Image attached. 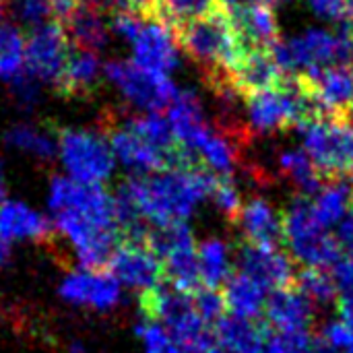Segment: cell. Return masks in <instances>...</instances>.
I'll return each instance as SVG.
<instances>
[{"label":"cell","instance_id":"obj_1","mask_svg":"<svg viewBox=\"0 0 353 353\" xmlns=\"http://www.w3.org/2000/svg\"><path fill=\"white\" fill-rule=\"evenodd\" d=\"M217 174L196 170H170L128 178L120 190L132 201L151 228L186 221L194 209L213 192Z\"/></svg>","mask_w":353,"mask_h":353},{"label":"cell","instance_id":"obj_2","mask_svg":"<svg viewBox=\"0 0 353 353\" xmlns=\"http://www.w3.org/2000/svg\"><path fill=\"white\" fill-rule=\"evenodd\" d=\"M174 37L178 48L196 62L205 83L215 93L232 87L230 77L248 48L221 6L213 4L207 12L182 23L174 29Z\"/></svg>","mask_w":353,"mask_h":353},{"label":"cell","instance_id":"obj_3","mask_svg":"<svg viewBox=\"0 0 353 353\" xmlns=\"http://www.w3.org/2000/svg\"><path fill=\"white\" fill-rule=\"evenodd\" d=\"M248 122L256 132H283L302 128L321 118L298 74H285L273 89L244 97Z\"/></svg>","mask_w":353,"mask_h":353},{"label":"cell","instance_id":"obj_4","mask_svg":"<svg viewBox=\"0 0 353 353\" xmlns=\"http://www.w3.org/2000/svg\"><path fill=\"white\" fill-rule=\"evenodd\" d=\"M283 244L290 256L304 267L333 269L343 259L337 236L316 221L312 201L302 194L283 211Z\"/></svg>","mask_w":353,"mask_h":353},{"label":"cell","instance_id":"obj_5","mask_svg":"<svg viewBox=\"0 0 353 353\" xmlns=\"http://www.w3.org/2000/svg\"><path fill=\"white\" fill-rule=\"evenodd\" d=\"M300 130L304 132V151L331 182L352 178L353 126L331 118H316Z\"/></svg>","mask_w":353,"mask_h":353},{"label":"cell","instance_id":"obj_6","mask_svg":"<svg viewBox=\"0 0 353 353\" xmlns=\"http://www.w3.org/2000/svg\"><path fill=\"white\" fill-rule=\"evenodd\" d=\"M58 149L72 180L81 184H101L112 176L114 151L99 132L64 128L58 132Z\"/></svg>","mask_w":353,"mask_h":353},{"label":"cell","instance_id":"obj_7","mask_svg":"<svg viewBox=\"0 0 353 353\" xmlns=\"http://www.w3.org/2000/svg\"><path fill=\"white\" fill-rule=\"evenodd\" d=\"M105 77L122 91V95L153 114L161 110H170L172 101L176 99L178 91L176 85L170 81L168 74H159L153 70H147L139 66L137 62H126V60H114L103 66Z\"/></svg>","mask_w":353,"mask_h":353},{"label":"cell","instance_id":"obj_8","mask_svg":"<svg viewBox=\"0 0 353 353\" xmlns=\"http://www.w3.org/2000/svg\"><path fill=\"white\" fill-rule=\"evenodd\" d=\"M70 52L72 43L62 25L46 23L33 29L25 41V72L35 81H48L56 85Z\"/></svg>","mask_w":353,"mask_h":353},{"label":"cell","instance_id":"obj_9","mask_svg":"<svg viewBox=\"0 0 353 353\" xmlns=\"http://www.w3.org/2000/svg\"><path fill=\"white\" fill-rule=\"evenodd\" d=\"M236 271L256 281L269 294L275 290L294 288L296 261L281 248H263L240 242L236 248Z\"/></svg>","mask_w":353,"mask_h":353},{"label":"cell","instance_id":"obj_10","mask_svg":"<svg viewBox=\"0 0 353 353\" xmlns=\"http://www.w3.org/2000/svg\"><path fill=\"white\" fill-rule=\"evenodd\" d=\"M105 271L118 281L132 290H151L159 285L163 279V265L151 252L147 244H130L120 242L114 250Z\"/></svg>","mask_w":353,"mask_h":353},{"label":"cell","instance_id":"obj_11","mask_svg":"<svg viewBox=\"0 0 353 353\" xmlns=\"http://www.w3.org/2000/svg\"><path fill=\"white\" fill-rule=\"evenodd\" d=\"M269 327L281 335H312L314 304L296 288L275 290L267 296L265 316Z\"/></svg>","mask_w":353,"mask_h":353},{"label":"cell","instance_id":"obj_12","mask_svg":"<svg viewBox=\"0 0 353 353\" xmlns=\"http://www.w3.org/2000/svg\"><path fill=\"white\" fill-rule=\"evenodd\" d=\"M60 298L70 304L93 310H112L120 302V283L108 271H70L58 290Z\"/></svg>","mask_w":353,"mask_h":353},{"label":"cell","instance_id":"obj_13","mask_svg":"<svg viewBox=\"0 0 353 353\" xmlns=\"http://www.w3.org/2000/svg\"><path fill=\"white\" fill-rule=\"evenodd\" d=\"M130 43L134 50V62L147 70L170 74L178 64V41L174 31L163 23L143 19Z\"/></svg>","mask_w":353,"mask_h":353},{"label":"cell","instance_id":"obj_14","mask_svg":"<svg viewBox=\"0 0 353 353\" xmlns=\"http://www.w3.org/2000/svg\"><path fill=\"white\" fill-rule=\"evenodd\" d=\"M244 242L263 248H279L283 244V213L265 199L254 196L242 205L236 223Z\"/></svg>","mask_w":353,"mask_h":353},{"label":"cell","instance_id":"obj_15","mask_svg":"<svg viewBox=\"0 0 353 353\" xmlns=\"http://www.w3.org/2000/svg\"><path fill=\"white\" fill-rule=\"evenodd\" d=\"M288 72L277 64L271 50H248L240 64L234 68L230 83L234 91L244 99L248 95L273 89L283 81Z\"/></svg>","mask_w":353,"mask_h":353},{"label":"cell","instance_id":"obj_16","mask_svg":"<svg viewBox=\"0 0 353 353\" xmlns=\"http://www.w3.org/2000/svg\"><path fill=\"white\" fill-rule=\"evenodd\" d=\"M56 228L50 219L29 209L19 201L0 203V238L10 240H31L37 244H52Z\"/></svg>","mask_w":353,"mask_h":353},{"label":"cell","instance_id":"obj_17","mask_svg":"<svg viewBox=\"0 0 353 353\" xmlns=\"http://www.w3.org/2000/svg\"><path fill=\"white\" fill-rule=\"evenodd\" d=\"M273 333L265 319L248 321L230 312L213 327L217 345L228 353H261Z\"/></svg>","mask_w":353,"mask_h":353},{"label":"cell","instance_id":"obj_18","mask_svg":"<svg viewBox=\"0 0 353 353\" xmlns=\"http://www.w3.org/2000/svg\"><path fill=\"white\" fill-rule=\"evenodd\" d=\"M101 72L103 68L95 52L79 50L72 46V52L54 89L66 99H91L99 85Z\"/></svg>","mask_w":353,"mask_h":353},{"label":"cell","instance_id":"obj_19","mask_svg":"<svg viewBox=\"0 0 353 353\" xmlns=\"http://www.w3.org/2000/svg\"><path fill=\"white\" fill-rule=\"evenodd\" d=\"M70 43L79 50L97 52L108 43L110 25L103 19V6L97 0H83L77 10L60 23Z\"/></svg>","mask_w":353,"mask_h":353},{"label":"cell","instance_id":"obj_20","mask_svg":"<svg viewBox=\"0 0 353 353\" xmlns=\"http://www.w3.org/2000/svg\"><path fill=\"white\" fill-rule=\"evenodd\" d=\"M221 294L228 304V312L248 321H261L265 316V304L269 292L263 290L256 281L242 275L234 269L228 281L221 285Z\"/></svg>","mask_w":353,"mask_h":353},{"label":"cell","instance_id":"obj_21","mask_svg":"<svg viewBox=\"0 0 353 353\" xmlns=\"http://www.w3.org/2000/svg\"><path fill=\"white\" fill-rule=\"evenodd\" d=\"M161 265H163V279L174 290L186 296H194L201 288H205L203 277H201L196 242H190L172 250L168 256L161 259Z\"/></svg>","mask_w":353,"mask_h":353},{"label":"cell","instance_id":"obj_22","mask_svg":"<svg viewBox=\"0 0 353 353\" xmlns=\"http://www.w3.org/2000/svg\"><path fill=\"white\" fill-rule=\"evenodd\" d=\"M353 207V180L341 178L329 182L312 201V213L323 228H333L341 223Z\"/></svg>","mask_w":353,"mask_h":353},{"label":"cell","instance_id":"obj_23","mask_svg":"<svg viewBox=\"0 0 353 353\" xmlns=\"http://www.w3.org/2000/svg\"><path fill=\"white\" fill-rule=\"evenodd\" d=\"M279 172L300 190L302 196L308 199L312 194H319L331 182L306 151H283L279 155Z\"/></svg>","mask_w":353,"mask_h":353},{"label":"cell","instance_id":"obj_24","mask_svg":"<svg viewBox=\"0 0 353 353\" xmlns=\"http://www.w3.org/2000/svg\"><path fill=\"white\" fill-rule=\"evenodd\" d=\"M196 252H199L203 285L209 290H219L228 281V277L234 273L228 244L223 240L211 238V240L201 242L196 246Z\"/></svg>","mask_w":353,"mask_h":353},{"label":"cell","instance_id":"obj_25","mask_svg":"<svg viewBox=\"0 0 353 353\" xmlns=\"http://www.w3.org/2000/svg\"><path fill=\"white\" fill-rule=\"evenodd\" d=\"M294 288L302 292L314 306H331L337 304L339 300V290L333 279V273L329 269H319V267H302L296 273Z\"/></svg>","mask_w":353,"mask_h":353},{"label":"cell","instance_id":"obj_26","mask_svg":"<svg viewBox=\"0 0 353 353\" xmlns=\"http://www.w3.org/2000/svg\"><path fill=\"white\" fill-rule=\"evenodd\" d=\"M6 145L31 153L39 159H52L56 153V139L52 137V132L48 128H39V126H31V124H17L12 126L6 137H4Z\"/></svg>","mask_w":353,"mask_h":353},{"label":"cell","instance_id":"obj_27","mask_svg":"<svg viewBox=\"0 0 353 353\" xmlns=\"http://www.w3.org/2000/svg\"><path fill=\"white\" fill-rule=\"evenodd\" d=\"M25 66V39L17 25H0V79L14 81Z\"/></svg>","mask_w":353,"mask_h":353},{"label":"cell","instance_id":"obj_28","mask_svg":"<svg viewBox=\"0 0 353 353\" xmlns=\"http://www.w3.org/2000/svg\"><path fill=\"white\" fill-rule=\"evenodd\" d=\"M215 0H155V12L151 21L163 23L172 31L182 23L207 12Z\"/></svg>","mask_w":353,"mask_h":353},{"label":"cell","instance_id":"obj_29","mask_svg":"<svg viewBox=\"0 0 353 353\" xmlns=\"http://www.w3.org/2000/svg\"><path fill=\"white\" fill-rule=\"evenodd\" d=\"M4 4L10 10L12 19L21 27H27L31 31L46 23H52L50 17H54L50 0H4Z\"/></svg>","mask_w":353,"mask_h":353},{"label":"cell","instance_id":"obj_30","mask_svg":"<svg viewBox=\"0 0 353 353\" xmlns=\"http://www.w3.org/2000/svg\"><path fill=\"white\" fill-rule=\"evenodd\" d=\"M194 308L199 312V316L203 319V323L213 329L225 314H228V304L225 298L219 290H209V288H201L194 296H192Z\"/></svg>","mask_w":353,"mask_h":353},{"label":"cell","instance_id":"obj_31","mask_svg":"<svg viewBox=\"0 0 353 353\" xmlns=\"http://www.w3.org/2000/svg\"><path fill=\"white\" fill-rule=\"evenodd\" d=\"M217 209L232 221L236 223L240 211H242V196H240V190L236 188V184L228 178V176H217V182L213 186V192H211Z\"/></svg>","mask_w":353,"mask_h":353},{"label":"cell","instance_id":"obj_32","mask_svg":"<svg viewBox=\"0 0 353 353\" xmlns=\"http://www.w3.org/2000/svg\"><path fill=\"white\" fill-rule=\"evenodd\" d=\"M137 333L145 339L147 353H182L161 325L145 323V325L137 327Z\"/></svg>","mask_w":353,"mask_h":353},{"label":"cell","instance_id":"obj_33","mask_svg":"<svg viewBox=\"0 0 353 353\" xmlns=\"http://www.w3.org/2000/svg\"><path fill=\"white\" fill-rule=\"evenodd\" d=\"M261 353H312V335L273 333Z\"/></svg>","mask_w":353,"mask_h":353},{"label":"cell","instance_id":"obj_34","mask_svg":"<svg viewBox=\"0 0 353 353\" xmlns=\"http://www.w3.org/2000/svg\"><path fill=\"white\" fill-rule=\"evenodd\" d=\"M306 4L321 17L329 19V21H337L343 23V27H347L350 23V6L347 0H306Z\"/></svg>","mask_w":353,"mask_h":353},{"label":"cell","instance_id":"obj_35","mask_svg":"<svg viewBox=\"0 0 353 353\" xmlns=\"http://www.w3.org/2000/svg\"><path fill=\"white\" fill-rule=\"evenodd\" d=\"M319 333L333 345L335 352L353 353V331L345 323H329Z\"/></svg>","mask_w":353,"mask_h":353},{"label":"cell","instance_id":"obj_36","mask_svg":"<svg viewBox=\"0 0 353 353\" xmlns=\"http://www.w3.org/2000/svg\"><path fill=\"white\" fill-rule=\"evenodd\" d=\"M337 312L341 316V323H345L353 331V285L339 292V300H337Z\"/></svg>","mask_w":353,"mask_h":353},{"label":"cell","instance_id":"obj_37","mask_svg":"<svg viewBox=\"0 0 353 353\" xmlns=\"http://www.w3.org/2000/svg\"><path fill=\"white\" fill-rule=\"evenodd\" d=\"M337 240H339L343 252H347V256H353V209L352 213L339 223Z\"/></svg>","mask_w":353,"mask_h":353},{"label":"cell","instance_id":"obj_38","mask_svg":"<svg viewBox=\"0 0 353 353\" xmlns=\"http://www.w3.org/2000/svg\"><path fill=\"white\" fill-rule=\"evenodd\" d=\"M259 2H265V0H215L217 6H221L228 14H236L252 4H259Z\"/></svg>","mask_w":353,"mask_h":353},{"label":"cell","instance_id":"obj_39","mask_svg":"<svg viewBox=\"0 0 353 353\" xmlns=\"http://www.w3.org/2000/svg\"><path fill=\"white\" fill-rule=\"evenodd\" d=\"M182 353H223V350L217 345L215 337L209 339V341H203V343H196V345H186V347H180Z\"/></svg>","mask_w":353,"mask_h":353},{"label":"cell","instance_id":"obj_40","mask_svg":"<svg viewBox=\"0 0 353 353\" xmlns=\"http://www.w3.org/2000/svg\"><path fill=\"white\" fill-rule=\"evenodd\" d=\"M10 261V242L0 238V267H4Z\"/></svg>","mask_w":353,"mask_h":353},{"label":"cell","instance_id":"obj_41","mask_svg":"<svg viewBox=\"0 0 353 353\" xmlns=\"http://www.w3.org/2000/svg\"><path fill=\"white\" fill-rule=\"evenodd\" d=\"M4 180H2V176H0V203H2V199H4Z\"/></svg>","mask_w":353,"mask_h":353},{"label":"cell","instance_id":"obj_42","mask_svg":"<svg viewBox=\"0 0 353 353\" xmlns=\"http://www.w3.org/2000/svg\"><path fill=\"white\" fill-rule=\"evenodd\" d=\"M352 209H353V207H352Z\"/></svg>","mask_w":353,"mask_h":353}]
</instances>
